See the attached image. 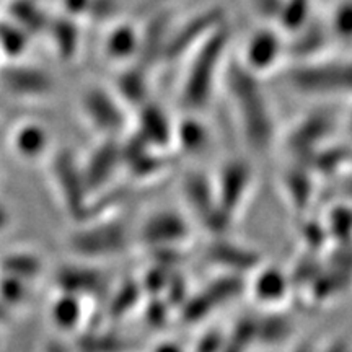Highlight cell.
<instances>
[{
	"mask_svg": "<svg viewBox=\"0 0 352 352\" xmlns=\"http://www.w3.org/2000/svg\"><path fill=\"white\" fill-rule=\"evenodd\" d=\"M254 184L252 165L243 158H230L220 166L214 179L215 196L222 212L235 222L243 210Z\"/></svg>",
	"mask_w": 352,
	"mask_h": 352,
	"instance_id": "5",
	"label": "cell"
},
{
	"mask_svg": "<svg viewBox=\"0 0 352 352\" xmlns=\"http://www.w3.org/2000/svg\"><path fill=\"white\" fill-rule=\"evenodd\" d=\"M250 294L264 307H279L287 300L294 285L290 274L277 266H259L250 280Z\"/></svg>",
	"mask_w": 352,
	"mask_h": 352,
	"instance_id": "11",
	"label": "cell"
},
{
	"mask_svg": "<svg viewBox=\"0 0 352 352\" xmlns=\"http://www.w3.org/2000/svg\"><path fill=\"white\" fill-rule=\"evenodd\" d=\"M25 47V39L21 32L15 25H2L0 26V50L6 51L7 54L16 56L20 54Z\"/></svg>",
	"mask_w": 352,
	"mask_h": 352,
	"instance_id": "33",
	"label": "cell"
},
{
	"mask_svg": "<svg viewBox=\"0 0 352 352\" xmlns=\"http://www.w3.org/2000/svg\"><path fill=\"white\" fill-rule=\"evenodd\" d=\"M290 352H318V349H315L310 342H298V344L292 347Z\"/></svg>",
	"mask_w": 352,
	"mask_h": 352,
	"instance_id": "40",
	"label": "cell"
},
{
	"mask_svg": "<svg viewBox=\"0 0 352 352\" xmlns=\"http://www.w3.org/2000/svg\"><path fill=\"white\" fill-rule=\"evenodd\" d=\"M333 131L331 116L327 113H311L298 121L294 129L290 131L287 144L289 148L296 155H307V153H315L316 147L321 145L324 139Z\"/></svg>",
	"mask_w": 352,
	"mask_h": 352,
	"instance_id": "12",
	"label": "cell"
},
{
	"mask_svg": "<svg viewBox=\"0 0 352 352\" xmlns=\"http://www.w3.org/2000/svg\"><path fill=\"white\" fill-rule=\"evenodd\" d=\"M13 145L16 152L25 158H34L41 155L47 145V134L41 126L34 122H25L13 134Z\"/></svg>",
	"mask_w": 352,
	"mask_h": 352,
	"instance_id": "24",
	"label": "cell"
},
{
	"mask_svg": "<svg viewBox=\"0 0 352 352\" xmlns=\"http://www.w3.org/2000/svg\"><path fill=\"white\" fill-rule=\"evenodd\" d=\"M227 43V33L215 28L204 41L197 44L182 90V101L188 111L199 113L210 103Z\"/></svg>",
	"mask_w": 352,
	"mask_h": 352,
	"instance_id": "2",
	"label": "cell"
},
{
	"mask_svg": "<svg viewBox=\"0 0 352 352\" xmlns=\"http://www.w3.org/2000/svg\"><path fill=\"white\" fill-rule=\"evenodd\" d=\"M192 228L183 214L176 210H158L144 222L140 240L153 250L182 248L191 240Z\"/></svg>",
	"mask_w": 352,
	"mask_h": 352,
	"instance_id": "7",
	"label": "cell"
},
{
	"mask_svg": "<svg viewBox=\"0 0 352 352\" xmlns=\"http://www.w3.org/2000/svg\"><path fill=\"white\" fill-rule=\"evenodd\" d=\"M300 36L296 43H294V56L298 57V59H305V60H310L311 56L315 54V52H318L321 47H323L324 44V33L323 30L320 28V26H316V28H305V30H300Z\"/></svg>",
	"mask_w": 352,
	"mask_h": 352,
	"instance_id": "27",
	"label": "cell"
},
{
	"mask_svg": "<svg viewBox=\"0 0 352 352\" xmlns=\"http://www.w3.org/2000/svg\"><path fill=\"white\" fill-rule=\"evenodd\" d=\"M287 170V168H285ZM283 189L290 206L298 214L305 212L314 199V178L307 166L296 165L283 175Z\"/></svg>",
	"mask_w": 352,
	"mask_h": 352,
	"instance_id": "19",
	"label": "cell"
},
{
	"mask_svg": "<svg viewBox=\"0 0 352 352\" xmlns=\"http://www.w3.org/2000/svg\"><path fill=\"white\" fill-rule=\"evenodd\" d=\"M259 3V10L264 15H270V16H279L280 8H283V3L280 0H258Z\"/></svg>",
	"mask_w": 352,
	"mask_h": 352,
	"instance_id": "38",
	"label": "cell"
},
{
	"mask_svg": "<svg viewBox=\"0 0 352 352\" xmlns=\"http://www.w3.org/2000/svg\"><path fill=\"white\" fill-rule=\"evenodd\" d=\"M142 294L144 290L140 287V284L127 283L126 285H122L120 294L114 297V300L111 303V315L114 316L126 315V311H129L131 308L139 302V298Z\"/></svg>",
	"mask_w": 352,
	"mask_h": 352,
	"instance_id": "31",
	"label": "cell"
},
{
	"mask_svg": "<svg viewBox=\"0 0 352 352\" xmlns=\"http://www.w3.org/2000/svg\"><path fill=\"white\" fill-rule=\"evenodd\" d=\"M280 56H283V41L276 33L263 30L252 36L246 44L245 60L241 65L258 77L259 74L271 72L279 63Z\"/></svg>",
	"mask_w": 352,
	"mask_h": 352,
	"instance_id": "13",
	"label": "cell"
},
{
	"mask_svg": "<svg viewBox=\"0 0 352 352\" xmlns=\"http://www.w3.org/2000/svg\"><path fill=\"white\" fill-rule=\"evenodd\" d=\"M59 284L70 292H96L104 287L101 272L88 267H67L59 274Z\"/></svg>",
	"mask_w": 352,
	"mask_h": 352,
	"instance_id": "23",
	"label": "cell"
},
{
	"mask_svg": "<svg viewBox=\"0 0 352 352\" xmlns=\"http://www.w3.org/2000/svg\"><path fill=\"white\" fill-rule=\"evenodd\" d=\"M121 158L132 173L140 178L162 173L166 166V160L160 155V148L144 142L139 135H135L132 142L121 147Z\"/></svg>",
	"mask_w": 352,
	"mask_h": 352,
	"instance_id": "17",
	"label": "cell"
},
{
	"mask_svg": "<svg viewBox=\"0 0 352 352\" xmlns=\"http://www.w3.org/2000/svg\"><path fill=\"white\" fill-rule=\"evenodd\" d=\"M294 334V323L283 315H264L256 318V344L280 346Z\"/></svg>",
	"mask_w": 352,
	"mask_h": 352,
	"instance_id": "22",
	"label": "cell"
},
{
	"mask_svg": "<svg viewBox=\"0 0 352 352\" xmlns=\"http://www.w3.org/2000/svg\"><path fill=\"white\" fill-rule=\"evenodd\" d=\"M215 25H217V20H215L214 13L197 16L188 26H184L182 32H178L166 41L164 57L165 59H176V57H179L189 47H192V44H199L204 41L217 28Z\"/></svg>",
	"mask_w": 352,
	"mask_h": 352,
	"instance_id": "18",
	"label": "cell"
},
{
	"mask_svg": "<svg viewBox=\"0 0 352 352\" xmlns=\"http://www.w3.org/2000/svg\"><path fill=\"white\" fill-rule=\"evenodd\" d=\"M82 103L88 120L104 135L114 138L124 129L126 114L121 107L122 101L118 98V95L109 94L100 87H94L83 95Z\"/></svg>",
	"mask_w": 352,
	"mask_h": 352,
	"instance_id": "10",
	"label": "cell"
},
{
	"mask_svg": "<svg viewBox=\"0 0 352 352\" xmlns=\"http://www.w3.org/2000/svg\"><path fill=\"white\" fill-rule=\"evenodd\" d=\"M152 352H186L184 347L176 341H164L160 344H157L153 347Z\"/></svg>",
	"mask_w": 352,
	"mask_h": 352,
	"instance_id": "39",
	"label": "cell"
},
{
	"mask_svg": "<svg viewBox=\"0 0 352 352\" xmlns=\"http://www.w3.org/2000/svg\"><path fill=\"white\" fill-rule=\"evenodd\" d=\"M83 347L87 352H127L132 349V344L116 334H95L85 338Z\"/></svg>",
	"mask_w": 352,
	"mask_h": 352,
	"instance_id": "29",
	"label": "cell"
},
{
	"mask_svg": "<svg viewBox=\"0 0 352 352\" xmlns=\"http://www.w3.org/2000/svg\"><path fill=\"white\" fill-rule=\"evenodd\" d=\"M173 131L175 124H171L168 114L158 104L147 101L139 108L138 135L144 142L164 151L165 147L173 145Z\"/></svg>",
	"mask_w": 352,
	"mask_h": 352,
	"instance_id": "15",
	"label": "cell"
},
{
	"mask_svg": "<svg viewBox=\"0 0 352 352\" xmlns=\"http://www.w3.org/2000/svg\"><path fill=\"white\" fill-rule=\"evenodd\" d=\"M347 127H349V132L352 134V111L349 114V120H347Z\"/></svg>",
	"mask_w": 352,
	"mask_h": 352,
	"instance_id": "43",
	"label": "cell"
},
{
	"mask_svg": "<svg viewBox=\"0 0 352 352\" xmlns=\"http://www.w3.org/2000/svg\"><path fill=\"white\" fill-rule=\"evenodd\" d=\"M57 179H59V186L63 189L64 197H67L69 210L74 215L83 212V189H87L85 182H83V175L78 173L77 166L74 165L72 158L69 153H63L57 158L56 164Z\"/></svg>",
	"mask_w": 352,
	"mask_h": 352,
	"instance_id": "20",
	"label": "cell"
},
{
	"mask_svg": "<svg viewBox=\"0 0 352 352\" xmlns=\"http://www.w3.org/2000/svg\"><path fill=\"white\" fill-rule=\"evenodd\" d=\"M38 270V263L33 258L28 256H15L6 261V271L7 272H26V274H33Z\"/></svg>",
	"mask_w": 352,
	"mask_h": 352,
	"instance_id": "35",
	"label": "cell"
},
{
	"mask_svg": "<svg viewBox=\"0 0 352 352\" xmlns=\"http://www.w3.org/2000/svg\"><path fill=\"white\" fill-rule=\"evenodd\" d=\"M289 82L305 95L333 96L352 94V60L303 63L289 74Z\"/></svg>",
	"mask_w": 352,
	"mask_h": 352,
	"instance_id": "3",
	"label": "cell"
},
{
	"mask_svg": "<svg viewBox=\"0 0 352 352\" xmlns=\"http://www.w3.org/2000/svg\"><path fill=\"white\" fill-rule=\"evenodd\" d=\"M121 162V145L114 138H108L107 142L100 145L88 160L85 173H83L87 189H98L107 184Z\"/></svg>",
	"mask_w": 352,
	"mask_h": 352,
	"instance_id": "16",
	"label": "cell"
},
{
	"mask_svg": "<svg viewBox=\"0 0 352 352\" xmlns=\"http://www.w3.org/2000/svg\"><path fill=\"white\" fill-rule=\"evenodd\" d=\"M210 142V132L208 126L195 116L184 118L175 124L173 144L178 145L186 153H199L208 148Z\"/></svg>",
	"mask_w": 352,
	"mask_h": 352,
	"instance_id": "21",
	"label": "cell"
},
{
	"mask_svg": "<svg viewBox=\"0 0 352 352\" xmlns=\"http://www.w3.org/2000/svg\"><path fill=\"white\" fill-rule=\"evenodd\" d=\"M140 50V41L138 33L131 26H118L109 34L107 41V52L109 57L116 60H126Z\"/></svg>",
	"mask_w": 352,
	"mask_h": 352,
	"instance_id": "26",
	"label": "cell"
},
{
	"mask_svg": "<svg viewBox=\"0 0 352 352\" xmlns=\"http://www.w3.org/2000/svg\"><path fill=\"white\" fill-rule=\"evenodd\" d=\"M21 292H23V289H21L20 283L15 279V277H12V279H6L2 283V296L6 297L8 302L19 300L21 297Z\"/></svg>",
	"mask_w": 352,
	"mask_h": 352,
	"instance_id": "36",
	"label": "cell"
},
{
	"mask_svg": "<svg viewBox=\"0 0 352 352\" xmlns=\"http://www.w3.org/2000/svg\"><path fill=\"white\" fill-rule=\"evenodd\" d=\"M222 352H245V349H241V347L235 346V344H233V342L228 341L227 346L222 349Z\"/></svg>",
	"mask_w": 352,
	"mask_h": 352,
	"instance_id": "42",
	"label": "cell"
},
{
	"mask_svg": "<svg viewBox=\"0 0 352 352\" xmlns=\"http://www.w3.org/2000/svg\"><path fill=\"white\" fill-rule=\"evenodd\" d=\"M182 189L188 208L195 214L197 222L214 236L226 235L233 222L220 209L214 182L201 171H189L184 176Z\"/></svg>",
	"mask_w": 352,
	"mask_h": 352,
	"instance_id": "4",
	"label": "cell"
},
{
	"mask_svg": "<svg viewBox=\"0 0 352 352\" xmlns=\"http://www.w3.org/2000/svg\"><path fill=\"white\" fill-rule=\"evenodd\" d=\"M116 95L122 103H131L140 108L147 103V80L140 70H127L116 82Z\"/></svg>",
	"mask_w": 352,
	"mask_h": 352,
	"instance_id": "25",
	"label": "cell"
},
{
	"mask_svg": "<svg viewBox=\"0 0 352 352\" xmlns=\"http://www.w3.org/2000/svg\"><path fill=\"white\" fill-rule=\"evenodd\" d=\"M246 289L245 276L223 272L217 279L210 280L204 289L189 296L184 305L179 308L186 323H197L206 320L220 307L227 305L241 296Z\"/></svg>",
	"mask_w": 352,
	"mask_h": 352,
	"instance_id": "6",
	"label": "cell"
},
{
	"mask_svg": "<svg viewBox=\"0 0 352 352\" xmlns=\"http://www.w3.org/2000/svg\"><path fill=\"white\" fill-rule=\"evenodd\" d=\"M308 13V0H285L280 8L279 19L285 25L284 28L289 32L298 33L305 28V20Z\"/></svg>",
	"mask_w": 352,
	"mask_h": 352,
	"instance_id": "28",
	"label": "cell"
},
{
	"mask_svg": "<svg viewBox=\"0 0 352 352\" xmlns=\"http://www.w3.org/2000/svg\"><path fill=\"white\" fill-rule=\"evenodd\" d=\"M7 222H8L7 210H6V208H2V206H0V230L7 226Z\"/></svg>",
	"mask_w": 352,
	"mask_h": 352,
	"instance_id": "41",
	"label": "cell"
},
{
	"mask_svg": "<svg viewBox=\"0 0 352 352\" xmlns=\"http://www.w3.org/2000/svg\"><path fill=\"white\" fill-rule=\"evenodd\" d=\"M204 259L208 264L219 267L227 274L246 276L253 274L263 264L261 253L252 246L241 245L239 241L215 236L204 250Z\"/></svg>",
	"mask_w": 352,
	"mask_h": 352,
	"instance_id": "8",
	"label": "cell"
},
{
	"mask_svg": "<svg viewBox=\"0 0 352 352\" xmlns=\"http://www.w3.org/2000/svg\"><path fill=\"white\" fill-rule=\"evenodd\" d=\"M0 83L13 95L43 96L52 88V80L43 70L28 65H12L0 70Z\"/></svg>",
	"mask_w": 352,
	"mask_h": 352,
	"instance_id": "14",
	"label": "cell"
},
{
	"mask_svg": "<svg viewBox=\"0 0 352 352\" xmlns=\"http://www.w3.org/2000/svg\"><path fill=\"white\" fill-rule=\"evenodd\" d=\"M228 338L217 329H210L206 334H202L197 341L195 352H222L223 347L227 346Z\"/></svg>",
	"mask_w": 352,
	"mask_h": 352,
	"instance_id": "34",
	"label": "cell"
},
{
	"mask_svg": "<svg viewBox=\"0 0 352 352\" xmlns=\"http://www.w3.org/2000/svg\"><path fill=\"white\" fill-rule=\"evenodd\" d=\"M129 236L122 222H103L77 233L72 246L83 256H109L124 252Z\"/></svg>",
	"mask_w": 352,
	"mask_h": 352,
	"instance_id": "9",
	"label": "cell"
},
{
	"mask_svg": "<svg viewBox=\"0 0 352 352\" xmlns=\"http://www.w3.org/2000/svg\"><path fill=\"white\" fill-rule=\"evenodd\" d=\"M331 28L341 41H352V2H344L336 8L333 13Z\"/></svg>",
	"mask_w": 352,
	"mask_h": 352,
	"instance_id": "32",
	"label": "cell"
},
{
	"mask_svg": "<svg viewBox=\"0 0 352 352\" xmlns=\"http://www.w3.org/2000/svg\"><path fill=\"white\" fill-rule=\"evenodd\" d=\"M227 85L245 142L253 152H267L274 144L276 121L258 77L235 64L227 74Z\"/></svg>",
	"mask_w": 352,
	"mask_h": 352,
	"instance_id": "1",
	"label": "cell"
},
{
	"mask_svg": "<svg viewBox=\"0 0 352 352\" xmlns=\"http://www.w3.org/2000/svg\"><path fill=\"white\" fill-rule=\"evenodd\" d=\"M52 316H54L56 323L60 328L70 329L76 327V323L78 321L80 305H78V302L74 298V296H65L54 303V307H52Z\"/></svg>",
	"mask_w": 352,
	"mask_h": 352,
	"instance_id": "30",
	"label": "cell"
},
{
	"mask_svg": "<svg viewBox=\"0 0 352 352\" xmlns=\"http://www.w3.org/2000/svg\"><path fill=\"white\" fill-rule=\"evenodd\" d=\"M318 352H352V344L344 338H336L318 349Z\"/></svg>",
	"mask_w": 352,
	"mask_h": 352,
	"instance_id": "37",
	"label": "cell"
}]
</instances>
